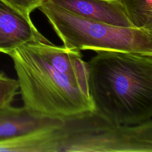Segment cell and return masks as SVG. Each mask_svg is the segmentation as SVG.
<instances>
[{
  "instance_id": "12",
  "label": "cell",
  "mask_w": 152,
  "mask_h": 152,
  "mask_svg": "<svg viewBox=\"0 0 152 152\" xmlns=\"http://www.w3.org/2000/svg\"><path fill=\"white\" fill-rule=\"evenodd\" d=\"M24 15L30 17V14L38 8L44 0H2Z\"/></svg>"
},
{
  "instance_id": "7",
  "label": "cell",
  "mask_w": 152,
  "mask_h": 152,
  "mask_svg": "<svg viewBox=\"0 0 152 152\" xmlns=\"http://www.w3.org/2000/svg\"><path fill=\"white\" fill-rule=\"evenodd\" d=\"M37 51L58 71L66 75L88 96L87 64L80 50L68 49L52 43L31 42ZM90 99V98H89Z\"/></svg>"
},
{
  "instance_id": "11",
  "label": "cell",
  "mask_w": 152,
  "mask_h": 152,
  "mask_svg": "<svg viewBox=\"0 0 152 152\" xmlns=\"http://www.w3.org/2000/svg\"><path fill=\"white\" fill-rule=\"evenodd\" d=\"M19 84L17 80L0 73V107L10 104L18 93Z\"/></svg>"
},
{
  "instance_id": "8",
  "label": "cell",
  "mask_w": 152,
  "mask_h": 152,
  "mask_svg": "<svg viewBox=\"0 0 152 152\" xmlns=\"http://www.w3.org/2000/svg\"><path fill=\"white\" fill-rule=\"evenodd\" d=\"M62 121L31 114L24 106L7 104L0 107V142L30 132L39 128Z\"/></svg>"
},
{
  "instance_id": "3",
  "label": "cell",
  "mask_w": 152,
  "mask_h": 152,
  "mask_svg": "<svg viewBox=\"0 0 152 152\" xmlns=\"http://www.w3.org/2000/svg\"><path fill=\"white\" fill-rule=\"evenodd\" d=\"M38 9L66 49L152 54V33L84 18L46 2Z\"/></svg>"
},
{
  "instance_id": "10",
  "label": "cell",
  "mask_w": 152,
  "mask_h": 152,
  "mask_svg": "<svg viewBox=\"0 0 152 152\" xmlns=\"http://www.w3.org/2000/svg\"><path fill=\"white\" fill-rule=\"evenodd\" d=\"M133 27L152 33V0H118Z\"/></svg>"
},
{
  "instance_id": "2",
  "label": "cell",
  "mask_w": 152,
  "mask_h": 152,
  "mask_svg": "<svg viewBox=\"0 0 152 152\" xmlns=\"http://www.w3.org/2000/svg\"><path fill=\"white\" fill-rule=\"evenodd\" d=\"M24 107L33 115L65 121L94 111L88 96L34 47L24 44L9 54Z\"/></svg>"
},
{
  "instance_id": "5",
  "label": "cell",
  "mask_w": 152,
  "mask_h": 152,
  "mask_svg": "<svg viewBox=\"0 0 152 152\" xmlns=\"http://www.w3.org/2000/svg\"><path fill=\"white\" fill-rule=\"evenodd\" d=\"M50 42L28 17L0 0V52L8 55L19 46L30 42Z\"/></svg>"
},
{
  "instance_id": "9",
  "label": "cell",
  "mask_w": 152,
  "mask_h": 152,
  "mask_svg": "<svg viewBox=\"0 0 152 152\" xmlns=\"http://www.w3.org/2000/svg\"><path fill=\"white\" fill-rule=\"evenodd\" d=\"M59 122L39 128L30 132L0 142V151L57 152Z\"/></svg>"
},
{
  "instance_id": "4",
  "label": "cell",
  "mask_w": 152,
  "mask_h": 152,
  "mask_svg": "<svg viewBox=\"0 0 152 152\" xmlns=\"http://www.w3.org/2000/svg\"><path fill=\"white\" fill-rule=\"evenodd\" d=\"M58 151L152 152L151 119L134 125H119L93 112L63 121Z\"/></svg>"
},
{
  "instance_id": "6",
  "label": "cell",
  "mask_w": 152,
  "mask_h": 152,
  "mask_svg": "<svg viewBox=\"0 0 152 152\" xmlns=\"http://www.w3.org/2000/svg\"><path fill=\"white\" fill-rule=\"evenodd\" d=\"M43 2L88 19L115 26L133 27L118 0H44Z\"/></svg>"
},
{
  "instance_id": "1",
  "label": "cell",
  "mask_w": 152,
  "mask_h": 152,
  "mask_svg": "<svg viewBox=\"0 0 152 152\" xmlns=\"http://www.w3.org/2000/svg\"><path fill=\"white\" fill-rule=\"evenodd\" d=\"M87 62L93 112L113 124L134 125L152 117V54L97 50Z\"/></svg>"
}]
</instances>
